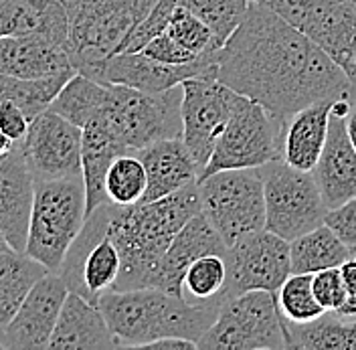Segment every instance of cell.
Returning <instances> with one entry per match:
<instances>
[{
	"mask_svg": "<svg viewBox=\"0 0 356 350\" xmlns=\"http://www.w3.org/2000/svg\"><path fill=\"white\" fill-rule=\"evenodd\" d=\"M217 79L286 120L322 100H350L344 71L318 45L264 2L217 51Z\"/></svg>",
	"mask_w": 356,
	"mask_h": 350,
	"instance_id": "cell-1",
	"label": "cell"
},
{
	"mask_svg": "<svg viewBox=\"0 0 356 350\" xmlns=\"http://www.w3.org/2000/svg\"><path fill=\"white\" fill-rule=\"evenodd\" d=\"M199 213V182L150 202L115 205L108 235L120 251L122 269L113 289L156 287L160 265L175 235Z\"/></svg>",
	"mask_w": 356,
	"mask_h": 350,
	"instance_id": "cell-2",
	"label": "cell"
},
{
	"mask_svg": "<svg viewBox=\"0 0 356 350\" xmlns=\"http://www.w3.org/2000/svg\"><path fill=\"white\" fill-rule=\"evenodd\" d=\"M221 302L222 298L217 296L188 304L160 287H142L108 289L99 296L97 306L108 320L118 349H148L168 336L199 342L215 324Z\"/></svg>",
	"mask_w": 356,
	"mask_h": 350,
	"instance_id": "cell-3",
	"label": "cell"
},
{
	"mask_svg": "<svg viewBox=\"0 0 356 350\" xmlns=\"http://www.w3.org/2000/svg\"><path fill=\"white\" fill-rule=\"evenodd\" d=\"M158 0H63L69 17L67 51L77 73L99 79L102 67L118 53Z\"/></svg>",
	"mask_w": 356,
	"mask_h": 350,
	"instance_id": "cell-4",
	"label": "cell"
},
{
	"mask_svg": "<svg viewBox=\"0 0 356 350\" xmlns=\"http://www.w3.org/2000/svg\"><path fill=\"white\" fill-rule=\"evenodd\" d=\"M86 221L88 195L83 176L37 180L24 253L57 273Z\"/></svg>",
	"mask_w": 356,
	"mask_h": 350,
	"instance_id": "cell-5",
	"label": "cell"
},
{
	"mask_svg": "<svg viewBox=\"0 0 356 350\" xmlns=\"http://www.w3.org/2000/svg\"><path fill=\"white\" fill-rule=\"evenodd\" d=\"M108 102L97 116L130 152L182 136V86L160 93L118 83H108Z\"/></svg>",
	"mask_w": 356,
	"mask_h": 350,
	"instance_id": "cell-6",
	"label": "cell"
},
{
	"mask_svg": "<svg viewBox=\"0 0 356 350\" xmlns=\"http://www.w3.org/2000/svg\"><path fill=\"white\" fill-rule=\"evenodd\" d=\"M286 126V120L239 93L235 110L199 180L227 168H261L269 162L284 160Z\"/></svg>",
	"mask_w": 356,
	"mask_h": 350,
	"instance_id": "cell-7",
	"label": "cell"
},
{
	"mask_svg": "<svg viewBox=\"0 0 356 350\" xmlns=\"http://www.w3.org/2000/svg\"><path fill=\"white\" fill-rule=\"evenodd\" d=\"M199 350H284L286 326L273 292L257 289L222 300L215 324L202 334Z\"/></svg>",
	"mask_w": 356,
	"mask_h": 350,
	"instance_id": "cell-8",
	"label": "cell"
},
{
	"mask_svg": "<svg viewBox=\"0 0 356 350\" xmlns=\"http://www.w3.org/2000/svg\"><path fill=\"white\" fill-rule=\"evenodd\" d=\"M200 213L227 245L266 229V193L259 168H227L199 180Z\"/></svg>",
	"mask_w": 356,
	"mask_h": 350,
	"instance_id": "cell-9",
	"label": "cell"
},
{
	"mask_svg": "<svg viewBox=\"0 0 356 350\" xmlns=\"http://www.w3.org/2000/svg\"><path fill=\"white\" fill-rule=\"evenodd\" d=\"M266 193V229L293 241L326 223L328 207L312 173L298 170L286 160L259 168Z\"/></svg>",
	"mask_w": 356,
	"mask_h": 350,
	"instance_id": "cell-10",
	"label": "cell"
},
{
	"mask_svg": "<svg viewBox=\"0 0 356 350\" xmlns=\"http://www.w3.org/2000/svg\"><path fill=\"white\" fill-rule=\"evenodd\" d=\"M273 8L344 71L356 100V2L353 0H257Z\"/></svg>",
	"mask_w": 356,
	"mask_h": 350,
	"instance_id": "cell-11",
	"label": "cell"
},
{
	"mask_svg": "<svg viewBox=\"0 0 356 350\" xmlns=\"http://www.w3.org/2000/svg\"><path fill=\"white\" fill-rule=\"evenodd\" d=\"M113 207V202H106L89 215L57 271L69 292L88 298L93 304H97L104 292L113 289L122 269L120 251L108 235Z\"/></svg>",
	"mask_w": 356,
	"mask_h": 350,
	"instance_id": "cell-12",
	"label": "cell"
},
{
	"mask_svg": "<svg viewBox=\"0 0 356 350\" xmlns=\"http://www.w3.org/2000/svg\"><path fill=\"white\" fill-rule=\"evenodd\" d=\"M227 284L221 298H235L247 292H277L291 276L289 241L259 229L231 243L225 253Z\"/></svg>",
	"mask_w": 356,
	"mask_h": 350,
	"instance_id": "cell-13",
	"label": "cell"
},
{
	"mask_svg": "<svg viewBox=\"0 0 356 350\" xmlns=\"http://www.w3.org/2000/svg\"><path fill=\"white\" fill-rule=\"evenodd\" d=\"M182 86V140L195 156L200 173L204 170L215 144L235 110L239 93L217 79V75H199Z\"/></svg>",
	"mask_w": 356,
	"mask_h": 350,
	"instance_id": "cell-14",
	"label": "cell"
},
{
	"mask_svg": "<svg viewBox=\"0 0 356 350\" xmlns=\"http://www.w3.org/2000/svg\"><path fill=\"white\" fill-rule=\"evenodd\" d=\"M81 142L83 128L71 124L57 111L47 110L31 120L21 146L35 182L83 176Z\"/></svg>",
	"mask_w": 356,
	"mask_h": 350,
	"instance_id": "cell-15",
	"label": "cell"
},
{
	"mask_svg": "<svg viewBox=\"0 0 356 350\" xmlns=\"http://www.w3.org/2000/svg\"><path fill=\"white\" fill-rule=\"evenodd\" d=\"M69 296V287L59 273H44L31 287L13 320L4 326L6 349H49L61 308Z\"/></svg>",
	"mask_w": 356,
	"mask_h": 350,
	"instance_id": "cell-16",
	"label": "cell"
},
{
	"mask_svg": "<svg viewBox=\"0 0 356 350\" xmlns=\"http://www.w3.org/2000/svg\"><path fill=\"white\" fill-rule=\"evenodd\" d=\"M219 51V49H217ZM217 51L202 55L195 63L170 65L144 53H115L102 67L99 83H118L128 88L160 93L178 88L182 81L199 75H217Z\"/></svg>",
	"mask_w": 356,
	"mask_h": 350,
	"instance_id": "cell-17",
	"label": "cell"
},
{
	"mask_svg": "<svg viewBox=\"0 0 356 350\" xmlns=\"http://www.w3.org/2000/svg\"><path fill=\"white\" fill-rule=\"evenodd\" d=\"M350 100L334 104L326 146L312 170L328 211L342 207L356 197V148L346 130Z\"/></svg>",
	"mask_w": 356,
	"mask_h": 350,
	"instance_id": "cell-18",
	"label": "cell"
},
{
	"mask_svg": "<svg viewBox=\"0 0 356 350\" xmlns=\"http://www.w3.org/2000/svg\"><path fill=\"white\" fill-rule=\"evenodd\" d=\"M33 200L35 176L21 142H17L8 152L0 154V229L17 251L26 249Z\"/></svg>",
	"mask_w": 356,
	"mask_h": 350,
	"instance_id": "cell-19",
	"label": "cell"
},
{
	"mask_svg": "<svg viewBox=\"0 0 356 350\" xmlns=\"http://www.w3.org/2000/svg\"><path fill=\"white\" fill-rule=\"evenodd\" d=\"M227 243L219 235V231L207 221V217L199 213L188 221L170 243L160 271H158V282L156 287L172 294V296H182L184 289V276L188 267L197 262L202 255H225L227 253Z\"/></svg>",
	"mask_w": 356,
	"mask_h": 350,
	"instance_id": "cell-20",
	"label": "cell"
},
{
	"mask_svg": "<svg viewBox=\"0 0 356 350\" xmlns=\"http://www.w3.org/2000/svg\"><path fill=\"white\" fill-rule=\"evenodd\" d=\"M0 73L21 79H47L77 71L65 45L31 33L0 39Z\"/></svg>",
	"mask_w": 356,
	"mask_h": 350,
	"instance_id": "cell-21",
	"label": "cell"
},
{
	"mask_svg": "<svg viewBox=\"0 0 356 350\" xmlns=\"http://www.w3.org/2000/svg\"><path fill=\"white\" fill-rule=\"evenodd\" d=\"M136 154L142 160L148 176V186L142 200H158L175 195L193 182H199V164L184 144L182 136L158 140Z\"/></svg>",
	"mask_w": 356,
	"mask_h": 350,
	"instance_id": "cell-22",
	"label": "cell"
},
{
	"mask_svg": "<svg viewBox=\"0 0 356 350\" xmlns=\"http://www.w3.org/2000/svg\"><path fill=\"white\" fill-rule=\"evenodd\" d=\"M49 349L106 350L118 349V344L99 306L75 292H69Z\"/></svg>",
	"mask_w": 356,
	"mask_h": 350,
	"instance_id": "cell-23",
	"label": "cell"
},
{
	"mask_svg": "<svg viewBox=\"0 0 356 350\" xmlns=\"http://www.w3.org/2000/svg\"><path fill=\"white\" fill-rule=\"evenodd\" d=\"M338 100H322L288 120L284 138V160L298 170L312 173L326 146L334 104Z\"/></svg>",
	"mask_w": 356,
	"mask_h": 350,
	"instance_id": "cell-24",
	"label": "cell"
},
{
	"mask_svg": "<svg viewBox=\"0 0 356 350\" xmlns=\"http://www.w3.org/2000/svg\"><path fill=\"white\" fill-rule=\"evenodd\" d=\"M122 154H130V150L118 140L104 118L95 116L83 128L81 142V175L88 195V217L102 205L110 202L106 193V176L111 162Z\"/></svg>",
	"mask_w": 356,
	"mask_h": 350,
	"instance_id": "cell-25",
	"label": "cell"
},
{
	"mask_svg": "<svg viewBox=\"0 0 356 350\" xmlns=\"http://www.w3.org/2000/svg\"><path fill=\"white\" fill-rule=\"evenodd\" d=\"M31 33L67 47L69 17L63 0H0V39Z\"/></svg>",
	"mask_w": 356,
	"mask_h": 350,
	"instance_id": "cell-26",
	"label": "cell"
},
{
	"mask_svg": "<svg viewBox=\"0 0 356 350\" xmlns=\"http://www.w3.org/2000/svg\"><path fill=\"white\" fill-rule=\"evenodd\" d=\"M291 273H316L328 267H340L353 257L350 245L328 223L289 241Z\"/></svg>",
	"mask_w": 356,
	"mask_h": 350,
	"instance_id": "cell-27",
	"label": "cell"
},
{
	"mask_svg": "<svg viewBox=\"0 0 356 350\" xmlns=\"http://www.w3.org/2000/svg\"><path fill=\"white\" fill-rule=\"evenodd\" d=\"M284 326L288 349L356 350V320H344L330 310L306 324H296L284 318Z\"/></svg>",
	"mask_w": 356,
	"mask_h": 350,
	"instance_id": "cell-28",
	"label": "cell"
},
{
	"mask_svg": "<svg viewBox=\"0 0 356 350\" xmlns=\"http://www.w3.org/2000/svg\"><path fill=\"white\" fill-rule=\"evenodd\" d=\"M49 269L24 251L0 253V326H6L22 300Z\"/></svg>",
	"mask_w": 356,
	"mask_h": 350,
	"instance_id": "cell-29",
	"label": "cell"
},
{
	"mask_svg": "<svg viewBox=\"0 0 356 350\" xmlns=\"http://www.w3.org/2000/svg\"><path fill=\"white\" fill-rule=\"evenodd\" d=\"M108 83H99L83 73H75L59 91L49 110L57 111L79 128H86L104 110L108 102Z\"/></svg>",
	"mask_w": 356,
	"mask_h": 350,
	"instance_id": "cell-30",
	"label": "cell"
},
{
	"mask_svg": "<svg viewBox=\"0 0 356 350\" xmlns=\"http://www.w3.org/2000/svg\"><path fill=\"white\" fill-rule=\"evenodd\" d=\"M73 75L75 73H63L47 79H21L0 73V104L13 102L29 116V120H35L39 113L51 108L59 91Z\"/></svg>",
	"mask_w": 356,
	"mask_h": 350,
	"instance_id": "cell-31",
	"label": "cell"
},
{
	"mask_svg": "<svg viewBox=\"0 0 356 350\" xmlns=\"http://www.w3.org/2000/svg\"><path fill=\"white\" fill-rule=\"evenodd\" d=\"M148 186V176L138 154H122L111 162L106 176V193L110 202L118 207L136 205L144 198Z\"/></svg>",
	"mask_w": 356,
	"mask_h": 350,
	"instance_id": "cell-32",
	"label": "cell"
},
{
	"mask_svg": "<svg viewBox=\"0 0 356 350\" xmlns=\"http://www.w3.org/2000/svg\"><path fill=\"white\" fill-rule=\"evenodd\" d=\"M178 4L197 15L213 31L217 45L222 47L243 22L251 0H178Z\"/></svg>",
	"mask_w": 356,
	"mask_h": 350,
	"instance_id": "cell-33",
	"label": "cell"
},
{
	"mask_svg": "<svg viewBox=\"0 0 356 350\" xmlns=\"http://www.w3.org/2000/svg\"><path fill=\"white\" fill-rule=\"evenodd\" d=\"M275 298L282 316L296 324L312 322L326 312L314 294L312 273H291L275 292Z\"/></svg>",
	"mask_w": 356,
	"mask_h": 350,
	"instance_id": "cell-34",
	"label": "cell"
},
{
	"mask_svg": "<svg viewBox=\"0 0 356 350\" xmlns=\"http://www.w3.org/2000/svg\"><path fill=\"white\" fill-rule=\"evenodd\" d=\"M166 33L195 55H207V53L221 49L215 41L213 31L182 4H177Z\"/></svg>",
	"mask_w": 356,
	"mask_h": 350,
	"instance_id": "cell-35",
	"label": "cell"
},
{
	"mask_svg": "<svg viewBox=\"0 0 356 350\" xmlns=\"http://www.w3.org/2000/svg\"><path fill=\"white\" fill-rule=\"evenodd\" d=\"M227 284V262L225 255H202L193 263L184 276V287L197 300H211L221 296Z\"/></svg>",
	"mask_w": 356,
	"mask_h": 350,
	"instance_id": "cell-36",
	"label": "cell"
},
{
	"mask_svg": "<svg viewBox=\"0 0 356 350\" xmlns=\"http://www.w3.org/2000/svg\"><path fill=\"white\" fill-rule=\"evenodd\" d=\"M177 4L178 0H158L152 10L130 31V35L120 45L118 53H140L152 39L166 33Z\"/></svg>",
	"mask_w": 356,
	"mask_h": 350,
	"instance_id": "cell-37",
	"label": "cell"
},
{
	"mask_svg": "<svg viewBox=\"0 0 356 350\" xmlns=\"http://www.w3.org/2000/svg\"><path fill=\"white\" fill-rule=\"evenodd\" d=\"M312 287L324 310L338 312L348 300V287L344 284L340 267H328L312 273Z\"/></svg>",
	"mask_w": 356,
	"mask_h": 350,
	"instance_id": "cell-38",
	"label": "cell"
},
{
	"mask_svg": "<svg viewBox=\"0 0 356 350\" xmlns=\"http://www.w3.org/2000/svg\"><path fill=\"white\" fill-rule=\"evenodd\" d=\"M140 53L152 57L156 61L162 63H170V65H186V63H195L197 59H200L202 55H195L188 49H184L182 45L178 43L175 37H170L168 33H162L160 37L152 39L150 43L146 45Z\"/></svg>",
	"mask_w": 356,
	"mask_h": 350,
	"instance_id": "cell-39",
	"label": "cell"
},
{
	"mask_svg": "<svg viewBox=\"0 0 356 350\" xmlns=\"http://www.w3.org/2000/svg\"><path fill=\"white\" fill-rule=\"evenodd\" d=\"M326 223L332 227L334 231L344 239L346 245L355 247L356 245V197L342 207L328 211Z\"/></svg>",
	"mask_w": 356,
	"mask_h": 350,
	"instance_id": "cell-40",
	"label": "cell"
},
{
	"mask_svg": "<svg viewBox=\"0 0 356 350\" xmlns=\"http://www.w3.org/2000/svg\"><path fill=\"white\" fill-rule=\"evenodd\" d=\"M29 126H31L29 116L17 104H13V102L0 104V128L6 132V136L10 140H15V142L24 140Z\"/></svg>",
	"mask_w": 356,
	"mask_h": 350,
	"instance_id": "cell-41",
	"label": "cell"
},
{
	"mask_svg": "<svg viewBox=\"0 0 356 350\" xmlns=\"http://www.w3.org/2000/svg\"><path fill=\"white\" fill-rule=\"evenodd\" d=\"M342 269V278H344V284L348 287V294L356 298V257H350L346 263L340 265Z\"/></svg>",
	"mask_w": 356,
	"mask_h": 350,
	"instance_id": "cell-42",
	"label": "cell"
},
{
	"mask_svg": "<svg viewBox=\"0 0 356 350\" xmlns=\"http://www.w3.org/2000/svg\"><path fill=\"white\" fill-rule=\"evenodd\" d=\"M346 130H348V136L356 148V100L350 102V110L346 113Z\"/></svg>",
	"mask_w": 356,
	"mask_h": 350,
	"instance_id": "cell-43",
	"label": "cell"
},
{
	"mask_svg": "<svg viewBox=\"0 0 356 350\" xmlns=\"http://www.w3.org/2000/svg\"><path fill=\"white\" fill-rule=\"evenodd\" d=\"M15 144H17V142H15V140H10V138L6 136V132L0 128V154H6L10 148H13V146H15Z\"/></svg>",
	"mask_w": 356,
	"mask_h": 350,
	"instance_id": "cell-44",
	"label": "cell"
},
{
	"mask_svg": "<svg viewBox=\"0 0 356 350\" xmlns=\"http://www.w3.org/2000/svg\"><path fill=\"white\" fill-rule=\"evenodd\" d=\"M6 251H13V245H10V241L6 239V235L2 233V229H0V253H6ZM17 251V249H15Z\"/></svg>",
	"mask_w": 356,
	"mask_h": 350,
	"instance_id": "cell-45",
	"label": "cell"
},
{
	"mask_svg": "<svg viewBox=\"0 0 356 350\" xmlns=\"http://www.w3.org/2000/svg\"><path fill=\"white\" fill-rule=\"evenodd\" d=\"M2 336H4V326H0V340H2ZM4 342V340H2Z\"/></svg>",
	"mask_w": 356,
	"mask_h": 350,
	"instance_id": "cell-46",
	"label": "cell"
},
{
	"mask_svg": "<svg viewBox=\"0 0 356 350\" xmlns=\"http://www.w3.org/2000/svg\"><path fill=\"white\" fill-rule=\"evenodd\" d=\"M350 249H353V257H356V245L355 247H350Z\"/></svg>",
	"mask_w": 356,
	"mask_h": 350,
	"instance_id": "cell-47",
	"label": "cell"
},
{
	"mask_svg": "<svg viewBox=\"0 0 356 350\" xmlns=\"http://www.w3.org/2000/svg\"><path fill=\"white\" fill-rule=\"evenodd\" d=\"M2 349H6V344H4V342L0 340V350H2Z\"/></svg>",
	"mask_w": 356,
	"mask_h": 350,
	"instance_id": "cell-48",
	"label": "cell"
},
{
	"mask_svg": "<svg viewBox=\"0 0 356 350\" xmlns=\"http://www.w3.org/2000/svg\"><path fill=\"white\" fill-rule=\"evenodd\" d=\"M353 2H356V0H353Z\"/></svg>",
	"mask_w": 356,
	"mask_h": 350,
	"instance_id": "cell-49",
	"label": "cell"
}]
</instances>
